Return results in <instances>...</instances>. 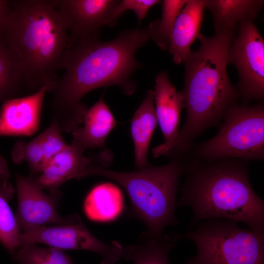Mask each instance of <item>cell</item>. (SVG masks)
I'll use <instances>...</instances> for the list:
<instances>
[{
    "label": "cell",
    "instance_id": "21",
    "mask_svg": "<svg viewBox=\"0 0 264 264\" xmlns=\"http://www.w3.org/2000/svg\"><path fill=\"white\" fill-rule=\"evenodd\" d=\"M14 192L15 189L10 181L0 186V242L14 259L21 234L15 215L8 203Z\"/></svg>",
    "mask_w": 264,
    "mask_h": 264
},
{
    "label": "cell",
    "instance_id": "17",
    "mask_svg": "<svg viewBox=\"0 0 264 264\" xmlns=\"http://www.w3.org/2000/svg\"><path fill=\"white\" fill-rule=\"evenodd\" d=\"M157 124L154 91L149 89L131 121V134L134 144V163L138 169L147 166L152 137Z\"/></svg>",
    "mask_w": 264,
    "mask_h": 264
},
{
    "label": "cell",
    "instance_id": "11",
    "mask_svg": "<svg viewBox=\"0 0 264 264\" xmlns=\"http://www.w3.org/2000/svg\"><path fill=\"white\" fill-rule=\"evenodd\" d=\"M115 0H49L57 9L70 32L68 44L92 37H99L110 14L118 2Z\"/></svg>",
    "mask_w": 264,
    "mask_h": 264
},
{
    "label": "cell",
    "instance_id": "13",
    "mask_svg": "<svg viewBox=\"0 0 264 264\" xmlns=\"http://www.w3.org/2000/svg\"><path fill=\"white\" fill-rule=\"evenodd\" d=\"M47 86L29 95L7 100L0 109V136H30L39 128Z\"/></svg>",
    "mask_w": 264,
    "mask_h": 264
},
{
    "label": "cell",
    "instance_id": "29",
    "mask_svg": "<svg viewBox=\"0 0 264 264\" xmlns=\"http://www.w3.org/2000/svg\"><path fill=\"white\" fill-rule=\"evenodd\" d=\"M10 176L7 162L0 154V186L9 182Z\"/></svg>",
    "mask_w": 264,
    "mask_h": 264
},
{
    "label": "cell",
    "instance_id": "22",
    "mask_svg": "<svg viewBox=\"0 0 264 264\" xmlns=\"http://www.w3.org/2000/svg\"><path fill=\"white\" fill-rule=\"evenodd\" d=\"M187 0H164L162 1V12L160 19L152 22L147 32L159 47L168 50L171 35L176 18Z\"/></svg>",
    "mask_w": 264,
    "mask_h": 264
},
{
    "label": "cell",
    "instance_id": "14",
    "mask_svg": "<svg viewBox=\"0 0 264 264\" xmlns=\"http://www.w3.org/2000/svg\"><path fill=\"white\" fill-rule=\"evenodd\" d=\"M84 150L71 142L56 155L38 176V184L48 192H56L63 183L72 178L90 176L97 159L87 157Z\"/></svg>",
    "mask_w": 264,
    "mask_h": 264
},
{
    "label": "cell",
    "instance_id": "12",
    "mask_svg": "<svg viewBox=\"0 0 264 264\" xmlns=\"http://www.w3.org/2000/svg\"><path fill=\"white\" fill-rule=\"evenodd\" d=\"M155 111L164 142L152 151L154 158L169 155L175 148L179 133L181 111L185 108L181 91L170 81L168 72H159L155 80L154 91Z\"/></svg>",
    "mask_w": 264,
    "mask_h": 264
},
{
    "label": "cell",
    "instance_id": "25",
    "mask_svg": "<svg viewBox=\"0 0 264 264\" xmlns=\"http://www.w3.org/2000/svg\"><path fill=\"white\" fill-rule=\"evenodd\" d=\"M0 82L17 95L22 87L25 88L20 64L6 43L3 35L0 36Z\"/></svg>",
    "mask_w": 264,
    "mask_h": 264
},
{
    "label": "cell",
    "instance_id": "18",
    "mask_svg": "<svg viewBox=\"0 0 264 264\" xmlns=\"http://www.w3.org/2000/svg\"><path fill=\"white\" fill-rule=\"evenodd\" d=\"M211 12L215 32L236 30L242 22L254 21L262 10V0H204Z\"/></svg>",
    "mask_w": 264,
    "mask_h": 264
},
{
    "label": "cell",
    "instance_id": "8",
    "mask_svg": "<svg viewBox=\"0 0 264 264\" xmlns=\"http://www.w3.org/2000/svg\"><path fill=\"white\" fill-rule=\"evenodd\" d=\"M239 31L229 48L228 64L238 74L239 97L246 103L264 98V41L252 20L239 25Z\"/></svg>",
    "mask_w": 264,
    "mask_h": 264
},
{
    "label": "cell",
    "instance_id": "27",
    "mask_svg": "<svg viewBox=\"0 0 264 264\" xmlns=\"http://www.w3.org/2000/svg\"><path fill=\"white\" fill-rule=\"evenodd\" d=\"M61 132L57 124L51 120L49 126L40 134L45 148L48 163L67 145Z\"/></svg>",
    "mask_w": 264,
    "mask_h": 264
},
{
    "label": "cell",
    "instance_id": "2",
    "mask_svg": "<svg viewBox=\"0 0 264 264\" xmlns=\"http://www.w3.org/2000/svg\"><path fill=\"white\" fill-rule=\"evenodd\" d=\"M206 161L183 166L185 180L176 208L191 209L189 228L203 220L222 219L264 232V201L251 185L246 161L226 158Z\"/></svg>",
    "mask_w": 264,
    "mask_h": 264
},
{
    "label": "cell",
    "instance_id": "4",
    "mask_svg": "<svg viewBox=\"0 0 264 264\" xmlns=\"http://www.w3.org/2000/svg\"><path fill=\"white\" fill-rule=\"evenodd\" d=\"M10 11L3 37L22 69L26 90L49 92L62 68L69 35L59 11L48 0H9Z\"/></svg>",
    "mask_w": 264,
    "mask_h": 264
},
{
    "label": "cell",
    "instance_id": "28",
    "mask_svg": "<svg viewBox=\"0 0 264 264\" xmlns=\"http://www.w3.org/2000/svg\"><path fill=\"white\" fill-rule=\"evenodd\" d=\"M10 11L9 0H0V36H3Z\"/></svg>",
    "mask_w": 264,
    "mask_h": 264
},
{
    "label": "cell",
    "instance_id": "19",
    "mask_svg": "<svg viewBox=\"0 0 264 264\" xmlns=\"http://www.w3.org/2000/svg\"><path fill=\"white\" fill-rule=\"evenodd\" d=\"M124 197L120 189L110 182L95 186L87 196L84 210L90 220L107 222L114 220L122 213Z\"/></svg>",
    "mask_w": 264,
    "mask_h": 264
},
{
    "label": "cell",
    "instance_id": "20",
    "mask_svg": "<svg viewBox=\"0 0 264 264\" xmlns=\"http://www.w3.org/2000/svg\"><path fill=\"white\" fill-rule=\"evenodd\" d=\"M177 242L174 234L154 236L145 231L136 243L123 248L122 257L134 264H170L169 252Z\"/></svg>",
    "mask_w": 264,
    "mask_h": 264
},
{
    "label": "cell",
    "instance_id": "15",
    "mask_svg": "<svg viewBox=\"0 0 264 264\" xmlns=\"http://www.w3.org/2000/svg\"><path fill=\"white\" fill-rule=\"evenodd\" d=\"M204 0H187L176 21L168 50L173 62L183 63L191 52V46L201 35Z\"/></svg>",
    "mask_w": 264,
    "mask_h": 264
},
{
    "label": "cell",
    "instance_id": "7",
    "mask_svg": "<svg viewBox=\"0 0 264 264\" xmlns=\"http://www.w3.org/2000/svg\"><path fill=\"white\" fill-rule=\"evenodd\" d=\"M219 132L200 144L196 155L206 161L236 158L245 161L264 158V106L236 103L225 111Z\"/></svg>",
    "mask_w": 264,
    "mask_h": 264
},
{
    "label": "cell",
    "instance_id": "16",
    "mask_svg": "<svg viewBox=\"0 0 264 264\" xmlns=\"http://www.w3.org/2000/svg\"><path fill=\"white\" fill-rule=\"evenodd\" d=\"M82 124L72 133V142L84 151L103 147L107 137L117 124L104 100V94L91 107L86 110Z\"/></svg>",
    "mask_w": 264,
    "mask_h": 264
},
{
    "label": "cell",
    "instance_id": "23",
    "mask_svg": "<svg viewBox=\"0 0 264 264\" xmlns=\"http://www.w3.org/2000/svg\"><path fill=\"white\" fill-rule=\"evenodd\" d=\"M11 157L16 164L26 162L30 176L41 173L48 164L45 147L40 134L29 141H17L12 148Z\"/></svg>",
    "mask_w": 264,
    "mask_h": 264
},
{
    "label": "cell",
    "instance_id": "3",
    "mask_svg": "<svg viewBox=\"0 0 264 264\" xmlns=\"http://www.w3.org/2000/svg\"><path fill=\"white\" fill-rule=\"evenodd\" d=\"M236 30L202 34L199 47L191 52L184 62V86L181 91L187 110L180 129L176 154H183L194 139L222 119L226 110L239 98L227 71V56Z\"/></svg>",
    "mask_w": 264,
    "mask_h": 264
},
{
    "label": "cell",
    "instance_id": "1",
    "mask_svg": "<svg viewBox=\"0 0 264 264\" xmlns=\"http://www.w3.org/2000/svg\"><path fill=\"white\" fill-rule=\"evenodd\" d=\"M149 39L147 30L137 28L110 41L92 37L68 44L61 65L65 71L49 92L51 120L62 132H72L82 124L87 108L81 100L91 90L117 86L127 95L133 93L136 84L131 76L141 66L135 54Z\"/></svg>",
    "mask_w": 264,
    "mask_h": 264
},
{
    "label": "cell",
    "instance_id": "5",
    "mask_svg": "<svg viewBox=\"0 0 264 264\" xmlns=\"http://www.w3.org/2000/svg\"><path fill=\"white\" fill-rule=\"evenodd\" d=\"M165 165L146 167L130 172H118L104 168L97 161L91 176H99L118 183L129 197L132 214L154 236L163 234L168 225H176L175 216L176 195L183 165L179 157L173 155Z\"/></svg>",
    "mask_w": 264,
    "mask_h": 264
},
{
    "label": "cell",
    "instance_id": "26",
    "mask_svg": "<svg viewBox=\"0 0 264 264\" xmlns=\"http://www.w3.org/2000/svg\"><path fill=\"white\" fill-rule=\"evenodd\" d=\"M158 0H119L112 9L106 25L114 26L119 17L128 10L136 14L139 23L145 18L149 10L154 5L160 3Z\"/></svg>",
    "mask_w": 264,
    "mask_h": 264
},
{
    "label": "cell",
    "instance_id": "10",
    "mask_svg": "<svg viewBox=\"0 0 264 264\" xmlns=\"http://www.w3.org/2000/svg\"><path fill=\"white\" fill-rule=\"evenodd\" d=\"M16 181L18 206L15 218L21 233L47 225L69 224L81 219L77 214L61 216L57 210L61 192L46 193L34 176L17 174Z\"/></svg>",
    "mask_w": 264,
    "mask_h": 264
},
{
    "label": "cell",
    "instance_id": "24",
    "mask_svg": "<svg viewBox=\"0 0 264 264\" xmlns=\"http://www.w3.org/2000/svg\"><path fill=\"white\" fill-rule=\"evenodd\" d=\"M14 260L19 264H73L64 251L51 247H41L36 243L19 247Z\"/></svg>",
    "mask_w": 264,
    "mask_h": 264
},
{
    "label": "cell",
    "instance_id": "9",
    "mask_svg": "<svg viewBox=\"0 0 264 264\" xmlns=\"http://www.w3.org/2000/svg\"><path fill=\"white\" fill-rule=\"evenodd\" d=\"M38 243L63 251L84 250L96 253L101 257V264H115L122 257L124 248L116 241L107 243L96 238L81 219L69 224L43 226L21 233L18 248Z\"/></svg>",
    "mask_w": 264,
    "mask_h": 264
},
{
    "label": "cell",
    "instance_id": "6",
    "mask_svg": "<svg viewBox=\"0 0 264 264\" xmlns=\"http://www.w3.org/2000/svg\"><path fill=\"white\" fill-rule=\"evenodd\" d=\"M194 227L174 234L177 241L190 240L197 248L196 255L184 264H264V232L222 219L203 220Z\"/></svg>",
    "mask_w": 264,
    "mask_h": 264
}]
</instances>
